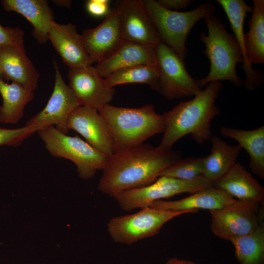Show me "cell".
Returning a JSON list of instances; mask_svg holds the SVG:
<instances>
[{
  "mask_svg": "<svg viewBox=\"0 0 264 264\" xmlns=\"http://www.w3.org/2000/svg\"><path fill=\"white\" fill-rule=\"evenodd\" d=\"M181 159L179 152L142 144L109 156L98 185V190L115 197L149 185L162 172Z\"/></svg>",
  "mask_w": 264,
  "mask_h": 264,
  "instance_id": "obj_1",
  "label": "cell"
},
{
  "mask_svg": "<svg viewBox=\"0 0 264 264\" xmlns=\"http://www.w3.org/2000/svg\"><path fill=\"white\" fill-rule=\"evenodd\" d=\"M205 87L192 99L179 103L162 114L165 127L158 148L172 149L174 145L187 134L198 144L210 140L211 121L220 112L216 100L222 84L212 82Z\"/></svg>",
  "mask_w": 264,
  "mask_h": 264,
  "instance_id": "obj_2",
  "label": "cell"
},
{
  "mask_svg": "<svg viewBox=\"0 0 264 264\" xmlns=\"http://www.w3.org/2000/svg\"><path fill=\"white\" fill-rule=\"evenodd\" d=\"M98 111L109 129L114 153L143 144L165 129L163 115L151 104L137 108L108 104Z\"/></svg>",
  "mask_w": 264,
  "mask_h": 264,
  "instance_id": "obj_3",
  "label": "cell"
},
{
  "mask_svg": "<svg viewBox=\"0 0 264 264\" xmlns=\"http://www.w3.org/2000/svg\"><path fill=\"white\" fill-rule=\"evenodd\" d=\"M208 34L201 33L200 39L205 45L203 52L210 62L207 75L198 79L201 88L208 83L222 80L229 81L236 87L243 85V81L237 75L236 66L243 63V56L233 34L226 30L220 19L214 14L204 18Z\"/></svg>",
  "mask_w": 264,
  "mask_h": 264,
  "instance_id": "obj_4",
  "label": "cell"
},
{
  "mask_svg": "<svg viewBox=\"0 0 264 264\" xmlns=\"http://www.w3.org/2000/svg\"><path fill=\"white\" fill-rule=\"evenodd\" d=\"M145 9L160 40L184 61L187 49L185 43L193 26L200 20L213 14L216 6L211 2L201 4L186 12L167 9L155 0H143Z\"/></svg>",
  "mask_w": 264,
  "mask_h": 264,
  "instance_id": "obj_5",
  "label": "cell"
},
{
  "mask_svg": "<svg viewBox=\"0 0 264 264\" xmlns=\"http://www.w3.org/2000/svg\"><path fill=\"white\" fill-rule=\"evenodd\" d=\"M37 132L48 152L53 156L73 162L81 178H90L98 171L103 170L109 156L79 137L67 135L53 126L44 128Z\"/></svg>",
  "mask_w": 264,
  "mask_h": 264,
  "instance_id": "obj_6",
  "label": "cell"
},
{
  "mask_svg": "<svg viewBox=\"0 0 264 264\" xmlns=\"http://www.w3.org/2000/svg\"><path fill=\"white\" fill-rule=\"evenodd\" d=\"M195 213L191 211H170L141 208L138 212L111 219L108 230L116 242L130 244L156 235L168 221L182 215Z\"/></svg>",
  "mask_w": 264,
  "mask_h": 264,
  "instance_id": "obj_7",
  "label": "cell"
},
{
  "mask_svg": "<svg viewBox=\"0 0 264 264\" xmlns=\"http://www.w3.org/2000/svg\"><path fill=\"white\" fill-rule=\"evenodd\" d=\"M213 185L203 176L190 180L160 176L149 185L123 192L114 198L123 210L130 211L149 207L156 200L182 193L193 194Z\"/></svg>",
  "mask_w": 264,
  "mask_h": 264,
  "instance_id": "obj_8",
  "label": "cell"
},
{
  "mask_svg": "<svg viewBox=\"0 0 264 264\" xmlns=\"http://www.w3.org/2000/svg\"><path fill=\"white\" fill-rule=\"evenodd\" d=\"M158 69L156 91L168 99L195 96L202 88L187 71L184 61L160 41L154 47Z\"/></svg>",
  "mask_w": 264,
  "mask_h": 264,
  "instance_id": "obj_9",
  "label": "cell"
},
{
  "mask_svg": "<svg viewBox=\"0 0 264 264\" xmlns=\"http://www.w3.org/2000/svg\"><path fill=\"white\" fill-rule=\"evenodd\" d=\"M209 212L212 233L231 242L251 232L264 221V202L238 199L229 206Z\"/></svg>",
  "mask_w": 264,
  "mask_h": 264,
  "instance_id": "obj_10",
  "label": "cell"
},
{
  "mask_svg": "<svg viewBox=\"0 0 264 264\" xmlns=\"http://www.w3.org/2000/svg\"><path fill=\"white\" fill-rule=\"evenodd\" d=\"M55 80L52 93L45 107L30 118L25 126L35 127L39 130L53 126L61 132L67 134V121L70 113L80 105L68 85L64 81L57 65L53 61Z\"/></svg>",
  "mask_w": 264,
  "mask_h": 264,
  "instance_id": "obj_11",
  "label": "cell"
},
{
  "mask_svg": "<svg viewBox=\"0 0 264 264\" xmlns=\"http://www.w3.org/2000/svg\"><path fill=\"white\" fill-rule=\"evenodd\" d=\"M68 79V86L80 106L98 110L113 99L114 88L106 86L104 78L92 66L69 69Z\"/></svg>",
  "mask_w": 264,
  "mask_h": 264,
  "instance_id": "obj_12",
  "label": "cell"
},
{
  "mask_svg": "<svg viewBox=\"0 0 264 264\" xmlns=\"http://www.w3.org/2000/svg\"><path fill=\"white\" fill-rule=\"evenodd\" d=\"M84 46L92 63H98L110 55L124 40L119 12L110 10L104 20L81 35Z\"/></svg>",
  "mask_w": 264,
  "mask_h": 264,
  "instance_id": "obj_13",
  "label": "cell"
},
{
  "mask_svg": "<svg viewBox=\"0 0 264 264\" xmlns=\"http://www.w3.org/2000/svg\"><path fill=\"white\" fill-rule=\"evenodd\" d=\"M115 7L119 12L125 40L153 47L161 41L143 0H118Z\"/></svg>",
  "mask_w": 264,
  "mask_h": 264,
  "instance_id": "obj_14",
  "label": "cell"
},
{
  "mask_svg": "<svg viewBox=\"0 0 264 264\" xmlns=\"http://www.w3.org/2000/svg\"><path fill=\"white\" fill-rule=\"evenodd\" d=\"M67 126L81 135L87 142L102 154L113 153L112 141L108 126L97 110L80 106L69 115Z\"/></svg>",
  "mask_w": 264,
  "mask_h": 264,
  "instance_id": "obj_15",
  "label": "cell"
},
{
  "mask_svg": "<svg viewBox=\"0 0 264 264\" xmlns=\"http://www.w3.org/2000/svg\"><path fill=\"white\" fill-rule=\"evenodd\" d=\"M48 40L69 68L91 66L92 62L84 46L81 35L70 23L59 24L53 22L48 35Z\"/></svg>",
  "mask_w": 264,
  "mask_h": 264,
  "instance_id": "obj_16",
  "label": "cell"
},
{
  "mask_svg": "<svg viewBox=\"0 0 264 264\" xmlns=\"http://www.w3.org/2000/svg\"><path fill=\"white\" fill-rule=\"evenodd\" d=\"M0 73L28 90L37 88L39 75L26 55L24 45H7L0 47Z\"/></svg>",
  "mask_w": 264,
  "mask_h": 264,
  "instance_id": "obj_17",
  "label": "cell"
},
{
  "mask_svg": "<svg viewBox=\"0 0 264 264\" xmlns=\"http://www.w3.org/2000/svg\"><path fill=\"white\" fill-rule=\"evenodd\" d=\"M154 47L124 40L108 57L95 67L104 78L120 69L140 65L156 64Z\"/></svg>",
  "mask_w": 264,
  "mask_h": 264,
  "instance_id": "obj_18",
  "label": "cell"
},
{
  "mask_svg": "<svg viewBox=\"0 0 264 264\" xmlns=\"http://www.w3.org/2000/svg\"><path fill=\"white\" fill-rule=\"evenodd\" d=\"M238 199L214 186L201 190L183 198L175 200H158L149 206L154 209L175 211L199 209H220L234 203Z\"/></svg>",
  "mask_w": 264,
  "mask_h": 264,
  "instance_id": "obj_19",
  "label": "cell"
},
{
  "mask_svg": "<svg viewBox=\"0 0 264 264\" xmlns=\"http://www.w3.org/2000/svg\"><path fill=\"white\" fill-rule=\"evenodd\" d=\"M217 1L223 8L229 21L233 35L243 56L242 67L245 78L242 85L246 89L253 90L262 84L263 79L261 73L254 70L249 65L245 52L244 22L247 14L252 12V7L243 0H217Z\"/></svg>",
  "mask_w": 264,
  "mask_h": 264,
  "instance_id": "obj_20",
  "label": "cell"
},
{
  "mask_svg": "<svg viewBox=\"0 0 264 264\" xmlns=\"http://www.w3.org/2000/svg\"><path fill=\"white\" fill-rule=\"evenodd\" d=\"M214 186L237 199L264 202V188L240 162H236Z\"/></svg>",
  "mask_w": 264,
  "mask_h": 264,
  "instance_id": "obj_21",
  "label": "cell"
},
{
  "mask_svg": "<svg viewBox=\"0 0 264 264\" xmlns=\"http://www.w3.org/2000/svg\"><path fill=\"white\" fill-rule=\"evenodd\" d=\"M6 11H14L22 15L32 25V34L40 44L46 43L54 14L45 0H2Z\"/></svg>",
  "mask_w": 264,
  "mask_h": 264,
  "instance_id": "obj_22",
  "label": "cell"
},
{
  "mask_svg": "<svg viewBox=\"0 0 264 264\" xmlns=\"http://www.w3.org/2000/svg\"><path fill=\"white\" fill-rule=\"evenodd\" d=\"M221 134L236 140L247 153L249 166L252 172L264 178V126L253 130H244L222 126Z\"/></svg>",
  "mask_w": 264,
  "mask_h": 264,
  "instance_id": "obj_23",
  "label": "cell"
},
{
  "mask_svg": "<svg viewBox=\"0 0 264 264\" xmlns=\"http://www.w3.org/2000/svg\"><path fill=\"white\" fill-rule=\"evenodd\" d=\"M211 152L203 157V176L214 183L223 176L236 164L242 147L231 145L214 136L210 139Z\"/></svg>",
  "mask_w": 264,
  "mask_h": 264,
  "instance_id": "obj_24",
  "label": "cell"
},
{
  "mask_svg": "<svg viewBox=\"0 0 264 264\" xmlns=\"http://www.w3.org/2000/svg\"><path fill=\"white\" fill-rule=\"evenodd\" d=\"M0 123L15 124L23 117L26 105L34 98V91L15 82L5 83L0 79Z\"/></svg>",
  "mask_w": 264,
  "mask_h": 264,
  "instance_id": "obj_25",
  "label": "cell"
},
{
  "mask_svg": "<svg viewBox=\"0 0 264 264\" xmlns=\"http://www.w3.org/2000/svg\"><path fill=\"white\" fill-rule=\"evenodd\" d=\"M249 30L244 33L245 52L248 63H264V0H253Z\"/></svg>",
  "mask_w": 264,
  "mask_h": 264,
  "instance_id": "obj_26",
  "label": "cell"
},
{
  "mask_svg": "<svg viewBox=\"0 0 264 264\" xmlns=\"http://www.w3.org/2000/svg\"><path fill=\"white\" fill-rule=\"evenodd\" d=\"M240 264H263L264 262V223L252 231L231 242Z\"/></svg>",
  "mask_w": 264,
  "mask_h": 264,
  "instance_id": "obj_27",
  "label": "cell"
},
{
  "mask_svg": "<svg viewBox=\"0 0 264 264\" xmlns=\"http://www.w3.org/2000/svg\"><path fill=\"white\" fill-rule=\"evenodd\" d=\"M158 76L157 64L140 65L116 70L104 78V82L109 88L129 83H141L148 85L156 90Z\"/></svg>",
  "mask_w": 264,
  "mask_h": 264,
  "instance_id": "obj_28",
  "label": "cell"
},
{
  "mask_svg": "<svg viewBox=\"0 0 264 264\" xmlns=\"http://www.w3.org/2000/svg\"><path fill=\"white\" fill-rule=\"evenodd\" d=\"M203 157L180 159L164 170L160 176H166L181 180H190L203 176Z\"/></svg>",
  "mask_w": 264,
  "mask_h": 264,
  "instance_id": "obj_29",
  "label": "cell"
},
{
  "mask_svg": "<svg viewBox=\"0 0 264 264\" xmlns=\"http://www.w3.org/2000/svg\"><path fill=\"white\" fill-rule=\"evenodd\" d=\"M38 131L37 128L25 126L16 129H6L0 127V146H19L25 139Z\"/></svg>",
  "mask_w": 264,
  "mask_h": 264,
  "instance_id": "obj_30",
  "label": "cell"
},
{
  "mask_svg": "<svg viewBox=\"0 0 264 264\" xmlns=\"http://www.w3.org/2000/svg\"><path fill=\"white\" fill-rule=\"evenodd\" d=\"M24 34L18 27H3L0 24V47L23 45Z\"/></svg>",
  "mask_w": 264,
  "mask_h": 264,
  "instance_id": "obj_31",
  "label": "cell"
},
{
  "mask_svg": "<svg viewBox=\"0 0 264 264\" xmlns=\"http://www.w3.org/2000/svg\"><path fill=\"white\" fill-rule=\"evenodd\" d=\"M108 0H89L87 3L89 13L96 17L106 16L110 11Z\"/></svg>",
  "mask_w": 264,
  "mask_h": 264,
  "instance_id": "obj_32",
  "label": "cell"
},
{
  "mask_svg": "<svg viewBox=\"0 0 264 264\" xmlns=\"http://www.w3.org/2000/svg\"><path fill=\"white\" fill-rule=\"evenodd\" d=\"M158 3L163 7L176 11L187 7L192 2L191 0H159Z\"/></svg>",
  "mask_w": 264,
  "mask_h": 264,
  "instance_id": "obj_33",
  "label": "cell"
},
{
  "mask_svg": "<svg viewBox=\"0 0 264 264\" xmlns=\"http://www.w3.org/2000/svg\"><path fill=\"white\" fill-rule=\"evenodd\" d=\"M165 264H197L193 261L179 259L176 258L169 259Z\"/></svg>",
  "mask_w": 264,
  "mask_h": 264,
  "instance_id": "obj_34",
  "label": "cell"
},
{
  "mask_svg": "<svg viewBox=\"0 0 264 264\" xmlns=\"http://www.w3.org/2000/svg\"><path fill=\"white\" fill-rule=\"evenodd\" d=\"M53 2L57 5L69 8L71 4V0H53Z\"/></svg>",
  "mask_w": 264,
  "mask_h": 264,
  "instance_id": "obj_35",
  "label": "cell"
},
{
  "mask_svg": "<svg viewBox=\"0 0 264 264\" xmlns=\"http://www.w3.org/2000/svg\"></svg>",
  "mask_w": 264,
  "mask_h": 264,
  "instance_id": "obj_36",
  "label": "cell"
}]
</instances>
